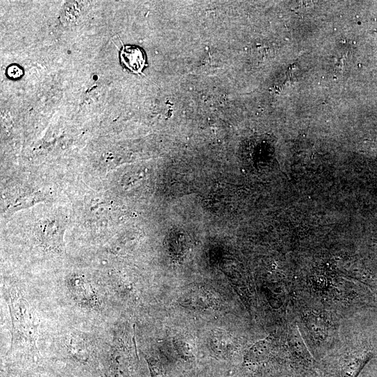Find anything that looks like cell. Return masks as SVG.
Instances as JSON below:
<instances>
[{
    "label": "cell",
    "mask_w": 377,
    "mask_h": 377,
    "mask_svg": "<svg viewBox=\"0 0 377 377\" xmlns=\"http://www.w3.org/2000/svg\"><path fill=\"white\" fill-rule=\"evenodd\" d=\"M271 346V340L268 338L256 343L248 351L246 360L249 362L263 360L269 354Z\"/></svg>",
    "instance_id": "5b68a950"
},
{
    "label": "cell",
    "mask_w": 377,
    "mask_h": 377,
    "mask_svg": "<svg viewBox=\"0 0 377 377\" xmlns=\"http://www.w3.org/2000/svg\"><path fill=\"white\" fill-rule=\"evenodd\" d=\"M147 361L151 377H164L161 365L158 361L151 357H147Z\"/></svg>",
    "instance_id": "ba28073f"
},
{
    "label": "cell",
    "mask_w": 377,
    "mask_h": 377,
    "mask_svg": "<svg viewBox=\"0 0 377 377\" xmlns=\"http://www.w3.org/2000/svg\"><path fill=\"white\" fill-rule=\"evenodd\" d=\"M66 345L69 360L83 373L94 371L98 367L92 346L85 334L78 331L71 332Z\"/></svg>",
    "instance_id": "7a4b0ae2"
},
{
    "label": "cell",
    "mask_w": 377,
    "mask_h": 377,
    "mask_svg": "<svg viewBox=\"0 0 377 377\" xmlns=\"http://www.w3.org/2000/svg\"><path fill=\"white\" fill-rule=\"evenodd\" d=\"M6 293L12 320V348H25L37 355L38 323L27 300L14 289Z\"/></svg>",
    "instance_id": "6da1fadb"
},
{
    "label": "cell",
    "mask_w": 377,
    "mask_h": 377,
    "mask_svg": "<svg viewBox=\"0 0 377 377\" xmlns=\"http://www.w3.org/2000/svg\"><path fill=\"white\" fill-rule=\"evenodd\" d=\"M371 357L370 353H365L346 364L342 370V377H356L364 365Z\"/></svg>",
    "instance_id": "8992f818"
},
{
    "label": "cell",
    "mask_w": 377,
    "mask_h": 377,
    "mask_svg": "<svg viewBox=\"0 0 377 377\" xmlns=\"http://www.w3.org/2000/svg\"><path fill=\"white\" fill-rule=\"evenodd\" d=\"M121 62L134 73H142L146 63L142 50L134 45L123 46L120 51Z\"/></svg>",
    "instance_id": "277c9868"
},
{
    "label": "cell",
    "mask_w": 377,
    "mask_h": 377,
    "mask_svg": "<svg viewBox=\"0 0 377 377\" xmlns=\"http://www.w3.org/2000/svg\"><path fill=\"white\" fill-rule=\"evenodd\" d=\"M23 71L17 65H12L7 68V75L9 77L15 79L22 75Z\"/></svg>",
    "instance_id": "30bf717a"
},
{
    "label": "cell",
    "mask_w": 377,
    "mask_h": 377,
    "mask_svg": "<svg viewBox=\"0 0 377 377\" xmlns=\"http://www.w3.org/2000/svg\"><path fill=\"white\" fill-rule=\"evenodd\" d=\"M41 377H84V375L78 376V375L74 374V373H71L70 371H56L45 372V375Z\"/></svg>",
    "instance_id": "9c48e42d"
},
{
    "label": "cell",
    "mask_w": 377,
    "mask_h": 377,
    "mask_svg": "<svg viewBox=\"0 0 377 377\" xmlns=\"http://www.w3.org/2000/svg\"><path fill=\"white\" fill-rule=\"evenodd\" d=\"M2 377H38L27 369H20L13 366H6L2 372Z\"/></svg>",
    "instance_id": "52a82bcc"
},
{
    "label": "cell",
    "mask_w": 377,
    "mask_h": 377,
    "mask_svg": "<svg viewBox=\"0 0 377 377\" xmlns=\"http://www.w3.org/2000/svg\"><path fill=\"white\" fill-rule=\"evenodd\" d=\"M68 289L74 299L82 305L93 307L98 297L89 282L82 276H73L68 282Z\"/></svg>",
    "instance_id": "3957f363"
}]
</instances>
